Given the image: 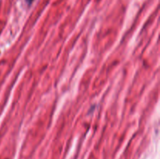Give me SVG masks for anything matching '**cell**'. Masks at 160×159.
Returning a JSON list of instances; mask_svg holds the SVG:
<instances>
[{"label": "cell", "instance_id": "obj_1", "mask_svg": "<svg viewBox=\"0 0 160 159\" xmlns=\"http://www.w3.org/2000/svg\"><path fill=\"white\" fill-rule=\"evenodd\" d=\"M26 1H27V2H28V3H31V2H32V1H33V0H26Z\"/></svg>", "mask_w": 160, "mask_h": 159}]
</instances>
